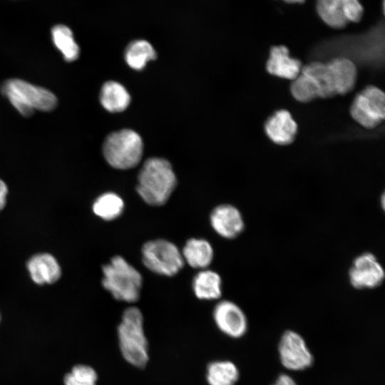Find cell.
Here are the masks:
<instances>
[{
    "instance_id": "30",
    "label": "cell",
    "mask_w": 385,
    "mask_h": 385,
    "mask_svg": "<svg viewBox=\"0 0 385 385\" xmlns=\"http://www.w3.org/2000/svg\"><path fill=\"white\" fill-rule=\"evenodd\" d=\"M287 3H303L305 0H284Z\"/></svg>"
},
{
    "instance_id": "11",
    "label": "cell",
    "mask_w": 385,
    "mask_h": 385,
    "mask_svg": "<svg viewBox=\"0 0 385 385\" xmlns=\"http://www.w3.org/2000/svg\"><path fill=\"white\" fill-rule=\"evenodd\" d=\"M210 221L215 232L228 240L237 237L245 227L242 214L237 207L230 204H221L215 207L210 213Z\"/></svg>"
},
{
    "instance_id": "2",
    "label": "cell",
    "mask_w": 385,
    "mask_h": 385,
    "mask_svg": "<svg viewBox=\"0 0 385 385\" xmlns=\"http://www.w3.org/2000/svg\"><path fill=\"white\" fill-rule=\"evenodd\" d=\"M120 351L126 362L137 368L144 367L149 359L148 342L143 327V316L135 307L123 313L117 329Z\"/></svg>"
},
{
    "instance_id": "15",
    "label": "cell",
    "mask_w": 385,
    "mask_h": 385,
    "mask_svg": "<svg viewBox=\"0 0 385 385\" xmlns=\"http://www.w3.org/2000/svg\"><path fill=\"white\" fill-rule=\"evenodd\" d=\"M327 63L332 73L337 95H345L352 91L357 78L356 64L344 57L336 58Z\"/></svg>"
},
{
    "instance_id": "27",
    "label": "cell",
    "mask_w": 385,
    "mask_h": 385,
    "mask_svg": "<svg viewBox=\"0 0 385 385\" xmlns=\"http://www.w3.org/2000/svg\"><path fill=\"white\" fill-rule=\"evenodd\" d=\"M342 4L344 14L349 22L360 21L363 16L364 8L359 0H342Z\"/></svg>"
},
{
    "instance_id": "5",
    "label": "cell",
    "mask_w": 385,
    "mask_h": 385,
    "mask_svg": "<svg viewBox=\"0 0 385 385\" xmlns=\"http://www.w3.org/2000/svg\"><path fill=\"white\" fill-rule=\"evenodd\" d=\"M143 143L133 130L123 129L109 134L103 145V153L108 163L117 169H129L141 160Z\"/></svg>"
},
{
    "instance_id": "7",
    "label": "cell",
    "mask_w": 385,
    "mask_h": 385,
    "mask_svg": "<svg viewBox=\"0 0 385 385\" xmlns=\"http://www.w3.org/2000/svg\"><path fill=\"white\" fill-rule=\"evenodd\" d=\"M352 118L366 128H374L385 117L384 93L374 86H369L356 94L350 106Z\"/></svg>"
},
{
    "instance_id": "4",
    "label": "cell",
    "mask_w": 385,
    "mask_h": 385,
    "mask_svg": "<svg viewBox=\"0 0 385 385\" xmlns=\"http://www.w3.org/2000/svg\"><path fill=\"white\" fill-rule=\"evenodd\" d=\"M102 284L119 301L133 303L138 300L142 287L140 273L123 257L116 255L103 266Z\"/></svg>"
},
{
    "instance_id": "18",
    "label": "cell",
    "mask_w": 385,
    "mask_h": 385,
    "mask_svg": "<svg viewBox=\"0 0 385 385\" xmlns=\"http://www.w3.org/2000/svg\"><path fill=\"white\" fill-rule=\"evenodd\" d=\"M192 289L200 299H217L222 295L221 277L215 271L202 270L193 278Z\"/></svg>"
},
{
    "instance_id": "6",
    "label": "cell",
    "mask_w": 385,
    "mask_h": 385,
    "mask_svg": "<svg viewBox=\"0 0 385 385\" xmlns=\"http://www.w3.org/2000/svg\"><path fill=\"white\" fill-rule=\"evenodd\" d=\"M145 267L156 274L173 276L183 267L184 260L178 247L173 242L156 239L146 242L141 250Z\"/></svg>"
},
{
    "instance_id": "19",
    "label": "cell",
    "mask_w": 385,
    "mask_h": 385,
    "mask_svg": "<svg viewBox=\"0 0 385 385\" xmlns=\"http://www.w3.org/2000/svg\"><path fill=\"white\" fill-rule=\"evenodd\" d=\"M100 102L110 112H120L128 106L130 96L125 88L115 81L106 82L100 92Z\"/></svg>"
},
{
    "instance_id": "29",
    "label": "cell",
    "mask_w": 385,
    "mask_h": 385,
    "mask_svg": "<svg viewBox=\"0 0 385 385\" xmlns=\"http://www.w3.org/2000/svg\"><path fill=\"white\" fill-rule=\"evenodd\" d=\"M8 188L4 180L0 179V211L4 207L6 202Z\"/></svg>"
},
{
    "instance_id": "12",
    "label": "cell",
    "mask_w": 385,
    "mask_h": 385,
    "mask_svg": "<svg viewBox=\"0 0 385 385\" xmlns=\"http://www.w3.org/2000/svg\"><path fill=\"white\" fill-rule=\"evenodd\" d=\"M265 130L268 138L275 144L287 145L295 139L297 124L288 111L282 109L267 118L265 123Z\"/></svg>"
},
{
    "instance_id": "8",
    "label": "cell",
    "mask_w": 385,
    "mask_h": 385,
    "mask_svg": "<svg viewBox=\"0 0 385 385\" xmlns=\"http://www.w3.org/2000/svg\"><path fill=\"white\" fill-rule=\"evenodd\" d=\"M350 285L356 289H373L385 279V270L376 256L370 252L358 255L348 270Z\"/></svg>"
},
{
    "instance_id": "10",
    "label": "cell",
    "mask_w": 385,
    "mask_h": 385,
    "mask_svg": "<svg viewBox=\"0 0 385 385\" xmlns=\"http://www.w3.org/2000/svg\"><path fill=\"white\" fill-rule=\"evenodd\" d=\"M212 317L217 329L232 339L243 337L248 329V320L242 308L232 301L221 300L213 309Z\"/></svg>"
},
{
    "instance_id": "21",
    "label": "cell",
    "mask_w": 385,
    "mask_h": 385,
    "mask_svg": "<svg viewBox=\"0 0 385 385\" xmlns=\"http://www.w3.org/2000/svg\"><path fill=\"white\" fill-rule=\"evenodd\" d=\"M93 213L104 220H113L123 212L124 202L116 193L107 192L99 195L93 202Z\"/></svg>"
},
{
    "instance_id": "1",
    "label": "cell",
    "mask_w": 385,
    "mask_h": 385,
    "mask_svg": "<svg viewBox=\"0 0 385 385\" xmlns=\"http://www.w3.org/2000/svg\"><path fill=\"white\" fill-rule=\"evenodd\" d=\"M176 183L170 163L163 158H152L144 163L139 172L136 190L147 204L161 206L170 198Z\"/></svg>"
},
{
    "instance_id": "26",
    "label": "cell",
    "mask_w": 385,
    "mask_h": 385,
    "mask_svg": "<svg viewBox=\"0 0 385 385\" xmlns=\"http://www.w3.org/2000/svg\"><path fill=\"white\" fill-rule=\"evenodd\" d=\"M96 371L88 365L79 364L73 367L64 377L65 385H96Z\"/></svg>"
},
{
    "instance_id": "25",
    "label": "cell",
    "mask_w": 385,
    "mask_h": 385,
    "mask_svg": "<svg viewBox=\"0 0 385 385\" xmlns=\"http://www.w3.org/2000/svg\"><path fill=\"white\" fill-rule=\"evenodd\" d=\"M292 96L301 103H308L318 98L317 88L307 76L300 73L290 86Z\"/></svg>"
},
{
    "instance_id": "24",
    "label": "cell",
    "mask_w": 385,
    "mask_h": 385,
    "mask_svg": "<svg viewBox=\"0 0 385 385\" xmlns=\"http://www.w3.org/2000/svg\"><path fill=\"white\" fill-rule=\"evenodd\" d=\"M317 11L322 21L334 29H342L349 23L342 0H317Z\"/></svg>"
},
{
    "instance_id": "20",
    "label": "cell",
    "mask_w": 385,
    "mask_h": 385,
    "mask_svg": "<svg viewBox=\"0 0 385 385\" xmlns=\"http://www.w3.org/2000/svg\"><path fill=\"white\" fill-rule=\"evenodd\" d=\"M237 366L229 360H215L206 368L205 378L208 385H235L239 379Z\"/></svg>"
},
{
    "instance_id": "3",
    "label": "cell",
    "mask_w": 385,
    "mask_h": 385,
    "mask_svg": "<svg viewBox=\"0 0 385 385\" xmlns=\"http://www.w3.org/2000/svg\"><path fill=\"white\" fill-rule=\"evenodd\" d=\"M1 93L22 115H31L36 110L50 111L57 105V98L49 90L19 78L5 81Z\"/></svg>"
},
{
    "instance_id": "13",
    "label": "cell",
    "mask_w": 385,
    "mask_h": 385,
    "mask_svg": "<svg viewBox=\"0 0 385 385\" xmlns=\"http://www.w3.org/2000/svg\"><path fill=\"white\" fill-rule=\"evenodd\" d=\"M301 61L289 56V49L283 45L270 48L266 69L271 75L293 81L302 70Z\"/></svg>"
},
{
    "instance_id": "16",
    "label": "cell",
    "mask_w": 385,
    "mask_h": 385,
    "mask_svg": "<svg viewBox=\"0 0 385 385\" xmlns=\"http://www.w3.org/2000/svg\"><path fill=\"white\" fill-rule=\"evenodd\" d=\"M184 262L195 269H205L212 262L214 251L211 244L204 239L190 238L181 252Z\"/></svg>"
},
{
    "instance_id": "22",
    "label": "cell",
    "mask_w": 385,
    "mask_h": 385,
    "mask_svg": "<svg viewBox=\"0 0 385 385\" xmlns=\"http://www.w3.org/2000/svg\"><path fill=\"white\" fill-rule=\"evenodd\" d=\"M51 37L55 46L61 51L65 61L71 62L78 58L79 47L68 26L61 24L53 26Z\"/></svg>"
},
{
    "instance_id": "28",
    "label": "cell",
    "mask_w": 385,
    "mask_h": 385,
    "mask_svg": "<svg viewBox=\"0 0 385 385\" xmlns=\"http://www.w3.org/2000/svg\"><path fill=\"white\" fill-rule=\"evenodd\" d=\"M272 385H297L294 379L288 374H282Z\"/></svg>"
},
{
    "instance_id": "14",
    "label": "cell",
    "mask_w": 385,
    "mask_h": 385,
    "mask_svg": "<svg viewBox=\"0 0 385 385\" xmlns=\"http://www.w3.org/2000/svg\"><path fill=\"white\" fill-rule=\"evenodd\" d=\"M26 268L34 282L43 285L56 282L61 275L56 259L49 253H38L27 262Z\"/></svg>"
},
{
    "instance_id": "9",
    "label": "cell",
    "mask_w": 385,
    "mask_h": 385,
    "mask_svg": "<svg viewBox=\"0 0 385 385\" xmlns=\"http://www.w3.org/2000/svg\"><path fill=\"white\" fill-rule=\"evenodd\" d=\"M282 365L289 371H303L314 362V356L304 338L293 330L285 331L278 344Z\"/></svg>"
},
{
    "instance_id": "17",
    "label": "cell",
    "mask_w": 385,
    "mask_h": 385,
    "mask_svg": "<svg viewBox=\"0 0 385 385\" xmlns=\"http://www.w3.org/2000/svg\"><path fill=\"white\" fill-rule=\"evenodd\" d=\"M301 73L313 81L317 90L318 98H328L337 95L332 73L327 63L311 62L302 66Z\"/></svg>"
},
{
    "instance_id": "23",
    "label": "cell",
    "mask_w": 385,
    "mask_h": 385,
    "mask_svg": "<svg viewBox=\"0 0 385 385\" xmlns=\"http://www.w3.org/2000/svg\"><path fill=\"white\" fill-rule=\"evenodd\" d=\"M156 58L153 46L145 40H136L126 48L125 59L128 65L135 70H141L146 63Z\"/></svg>"
},
{
    "instance_id": "31",
    "label": "cell",
    "mask_w": 385,
    "mask_h": 385,
    "mask_svg": "<svg viewBox=\"0 0 385 385\" xmlns=\"http://www.w3.org/2000/svg\"><path fill=\"white\" fill-rule=\"evenodd\" d=\"M381 207L382 209L384 210L385 206H384V203H385V196H384V194H382L381 197Z\"/></svg>"
}]
</instances>
